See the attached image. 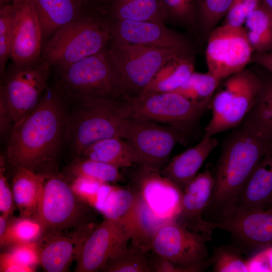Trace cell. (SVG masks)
Wrapping results in <instances>:
<instances>
[{"label": "cell", "instance_id": "obj_1", "mask_svg": "<svg viewBox=\"0 0 272 272\" xmlns=\"http://www.w3.org/2000/svg\"><path fill=\"white\" fill-rule=\"evenodd\" d=\"M271 149L272 130L252 109L223 141L206 210L216 215L235 205L248 179Z\"/></svg>", "mask_w": 272, "mask_h": 272}, {"label": "cell", "instance_id": "obj_2", "mask_svg": "<svg viewBox=\"0 0 272 272\" xmlns=\"http://www.w3.org/2000/svg\"><path fill=\"white\" fill-rule=\"evenodd\" d=\"M66 117V100L47 88L36 107L13 125L7 145L10 164L36 172L53 162L65 142Z\"/></svg>", "mask_w": 272, "mask_h": 272}, {"label": "cell", "instance_id": "obj_3", "mask_svg": "<svg viewBox=\"0 0 272 272\" xmlns=\"http://www.w3.org/2000/svg\"><path fill=\"white\" fill-rule=\"evenodd\" d=\"M65 142L79 158L88 146L102 139L122 138L127 118L124 100L67 94Z\"/></svg>", "mask_w": 272, "mask_h": 272}, {"label": "cell", "instance_id": "obj_4", "mask_svg": "<svg viewBox=\"0 0 272 272\" xmlns=\"http://www.w3.org/2000/svg\"><path fill=\"white\" fill-rule=\"evenodd\" d=\"M111 38L107 18L100 13L89 14L55 32L44 46L41 58L50 66L64 67L99 52Z\"/></svg>", "mask_w": 272, "mask_h": 272}, {"label": "cell", "instance_id": "obj_5", "mask_svg": "<svg viewBox=\"0 0 272 272\" xmlns=\"http://www.w3.org/2000/svg\"><path fill=\"white\" fill-rule=\"evenodd\" d=\"M262 85L260 75L247 67L223 80L211 99L212 116L203 135L215 137L239 125L254 106Z\"/></svg>", "mask_w": 272, "mask_h": 272}, {"label": "cell", "instance_id": "obj_6", "mask_svg": "<svg viewBox=\"0 0 272 272\" xmlns=\"http://www.w3.org/2000/svg\"><path fill=\"white\" fill-rule=\"evenodd\" d=\"M60 71L61 81L67 94L119 100L127 97L119 72L107 46L95 54L60 68Z\"/></svg>", "mask_w": 272, "mask_h": 272}, {"label": "cell", "instance_id": "obj_7", "mask_svg": "<svg viewBox=\"0 0 272 272\" xmlns=\"http://www.w3.org/2000/svg\"><path fill=\"white\" fill-rule=\"evenodd\" d=\"M211 99L194 101L175 92L140 94L126 97V118L169 124L184 134L193 128L210 107Z\"/></svg>", "mask_w": 272, "mask_h": 272}, {"label": "cell", "instance_id": "obj_8", "mask_svg": "<svg viewBox=\"0 0 272 272\" xmlns=\"http://www.w3.org/2000/svg\"><path fill=\"white\" fill-rule=\"evenodd\" d=\"M91 208L64 179L46 175L36 218L43 227V235L65 232L92 223L88 218Z\"/></svg>", "mask_w": 272, "mask_h": 272}, {"label": "cell", "instance_id": "obj_9", "mask_svg": "<svg viewBox=\"0 0 272 272\" xmlns=\"http://www.w3.org/2000/svg\"><path fill=\"white\" fill-rule=\"evenodd\" d=\"M107 46L119 72L127 97L139 95L171 59L181 55L193 54L176 49L130 44L113 39Z\"/></svg>", "mask_w": 272, "mask_h": 272}, {"label": "cell", "instance_id": "obj_10", "mask_svg": "<svg viewBox=\"0 0 272 272\" xmlns=\"http://www.w3.org/2000/svg\"><path fill=\"white\" fill-rule=\"evenodd\" d=\"M209 240L173 219L157 228L151 240V250L172 263L170 272L200 271L210 264L206 246Z\"/></svg>", "mask_w": 272, "mask_h": 272}, {"label": "cell", "instance_id": "obj_11", "mask_svg": "<svg viewBox=\"0 0 272 272\" xmlns=\"http://www.w3.org/2000/svg\"><path fill=\"white\" fill-rule=\"evenodd\" d=\"M50 65L41 58L27 63H14L3 75L0 98L7 105L14 125L38 105L47 88Z\"/></svg>", "mask_w": 272, "mask_h": 272}, {"label": "cell", "instance_id": "obj_12", "mask_svg": "<svg viewBox=\"0 0 272 272\" xmlns=\"http://www.w3.org/2000/svg\"><path fill=\"white\" fill-rule=\"evenodd\" d=\"M216 216L213 229L228 232L242 253L253 254L272 248V211H256L234 205Z\"/></svg>", "mask_w": 272, "mask_h": 272}, {"label": "cell", "instance_id": "obj_13", "mask_svg": "<svg viewBox=\"0 0 272 272\" xmlns=\"http://www.w3.org/2000/svg\"><path fill=\"white\" fill-rule=\"evenodd\" d=\"M254 52L244 26L216 27L207 37V72L222 81L245 69Z\"/></svg>", "mask_w": 272, "mask_h": 272}, {"label": "cell", "instance_id": "obj_14", "mask_svg": "<svg viewBox=\"0 0 272 272\" xmlns=\"http://www.w3.org/2000/svg\"><path fill=\"white\" fill-rule=\"evenodd\" d=\"M184 134L172 127L152 121L127 118L122 138L133 148L138 157V166L160 172L168 163L176 143Z\"/></svg>", "mask_w": 272, "mask_h": 272}, {"label": "cell", "instance_id": "obj_15", "mask_svg": "<svg viewBox=\"0 0 272 272\" xmlns=\"http://www.w3.org/2000/svg\"><path fill=\"white\" fill-rule=\"evenodd\" d=\"M130 186L156 218L162 222L176 219L183 191L160 172L138 166L130 176Z\"/></svg>", "mask_w": 272, "mask_h": 272}, {"label": "cell", "instance_id": "obj_16", "mask_svg": "<svg viewBox=\"0 0 272 272\" xmlns=\"http://www.w3.org/2000/svg\"><path fill=\"white\" fill-rule=\"evenodd\" d=\"M130 238L116 221L105 218L85 240L76 260L75 271H102L108 262L128 245Z\"/></svg>", "mask_w": 272, "mask_h": 272}, {"label": "cell", "instance_id": "obj_17", "mask_svg": "<svg viewBox=\"0 0 272 272\" xmlns=\"http://www.w3.org/2000/svg\"><path fill=\"white\" fill-rule=\"evenodd\" d=\"M111 39L130 44L176 49L193 53L187 37L164 23L128 20H109Z\"/></svg>", "mask_w": 272, "mask_h": 272}, {"label": "cell", "instance_id": "obj_18", "mask_svg": "<svg viewBox=\"0 0 272 272\" xmlns=\"http://www.w3.org/2000/svg\"><path fill=\"white\" fill-rule=\"evenodd\" d=\"M96 225L94 223L67 231L43 235L37 241L40 265L46 272H64L74 260Z\"/></svg>", "mask_w": 272, "mask_h": 272}, {"label": "cell", "instance_id": "obj_19", "mask_svg": "<svg viewBox=\"0 0 272 272\" xmlns=\"http://www.w3.org/2000/svg\"><path fill=\"white\" fill-rule=\"evenodd\" d=\"M16 12L10 58L18 64L40 59L42 33L31 0L13 2Z\"/></svg>", "mask_w": 272, "mask_h": 272}, {"label": "cell", "instance_id": "obj_20", "mask_svg": "<svg viewBox=\"0 0 272 272\" xmlns=\"http://www.w3.org/2000/svg\"><path fill=\"white\" fill-rule=\"evenodd\" d=\"M214 185V175L206 170L198 173L183 191L180 209L176 220L194 232L209 239L212 223L203 219Z\"/></svg>", "mask_w": 272, "mask_h": 272}, {"label": "cell", "instance_id": "obj_21", "mask_svg": "<svg viewBox=\"0 0 272 272\" xmlns=\"http://www.w3.org/2000/svg\"><path fill=\"white\" fill-rule=\"evenodd\" d=\"M218 144L215 137L203 135L196 145L169 161L160 172L161 174L183 191Z\"/></svg>", "mask_w": 272, "mask_h": 272}, {"label": "cell", "instance_id": "obj_22", "mask_svg": "<svg viewBox=\"0 0 272 272\" xmlns=\"http://www.w3.org/2000/svg\"><path fill=\"white\" fill-rule=\"evenodd\" d=\"M272 204V149L254 170L235 205L256 211H267Z\"/></svg>", "mask_w": 272, "mask_h": 272}, {"label": "cell", "instance_id": "obj_23", "mask_svg": "<svg viewBox=\"0 0 272 272\" xmlns=\"http://www.w3.org/2000/svg\"><path fill=\"white\" fill-rule=\"evenodd\" d=\"M42 36L54 34L66 24L90 14L79 0H31Z\"/></svg>", "mask_w": 272, "mask_h": 272}, {"label": "cell", "instance_id": "obj_24", "mask_svg": "<svg viewBox=\"0 0 272 272\" xmlns=\"http://www.w3.org/2000/svg\"><path fill=\"white\" fill-rule=\"evenodd\" d=\"M117 223L129 236L130 244L147 253L151 250L155 231L164 222L155 217L136 192L133 206Z\"/></svg>", "mask_w": 272, "mask_h": 272}, {"label": "cell", "instance_id": "obj_25", "mask_svg": "<svg viewBox=\"0 0 272 272\" xmlns=\"http://www.w3.org/2000/svg\"><path fill=\"white\" fill-rule=\"evenodd\" d=\"M46 175L24 167L16 168L11 187L20 217L36 218Z\"/></svg>", "mask_w": 272, "mask_h": 272}, {"label": "cell", "instance_id": "obj_26", "mask_svg": "<svg viewBox=\"0 0 272 272\" xmlns=\"http://www.w3.org/2000/svg\"><path fill=\"white\" fill-rule=\"evenodd\" d=\"M77 158L100 161L119 169L138 165V157L132 147L125 139L118 137L92 143Z\"/></svg>", "mask_w": 272, "mask_h": 272}, {"label": "cell", "instance_id": "obj_27", "mask_svg": "<svg viewBox=\"0 0 272 272\" xmlns=\"http://www.w3.org/2000/svg\"><path fill=\"white\" fill-rule=\"evenodd\" d=\"M194 71L193 54L175 57L162 67L140 94L174 92Z\"/></svg>", "mask_w": 272, "mask_h": 272}, {"label": "cell", "instance_id": "obj_28", "mask_svg": "<svg viewBox=\"0 0 272 272\" xmlns=\"http://www.w3.org/2000/svg\"><path fill=\"white\" fill-rule=\"evenodd\" d=\"M102 12L109 20L164 23L159 0H109Z\"/></svg>", "mask_w": 272, "mask_h": 272}, {"label": "cell", "instance_id": "obj_29", "mask_svg": "<svg viewBox=\"0 0 272 272\" xmlns=\"http://www.w3.org/2000/svg\"><path fill=\"white\" fill-rule=\"evenodd\" d=\"M244 25L254 52L272 51V13L262 3L249 14Z\"/></svg>", "mask_w": 272, "mask_h": 272}, {"label": "cell", "instance_id": "obj_30", "mask_svg": "<svg viewBox=\"0 0 272 272\" xmlns=\"http://www.w3.org/2000/svg\"><path fill=\"white\" fill-rule=\"evenodd\" d=\"M44 233L43 227L36 218L19 217L8 219L6 230L0 237V245L9 247L37 242Z\"/></svg>", "mask_w": 272, "mask_h": 272}, {"label": "cell", "instance_id": "obj_31", "mask_svg": "<svg viewBox=\"0 0 272 272\" xmlns=\"http://www.w3.org/2000/svg\"><path fill=\"white\" fill-rule=\"evenodd\" d=\"M119 168L100 161L76 158L68 168L74 177H84L103 183L120 182L124 178Z\"/></svg>", "mask_w": 272, "mask_h": 272}, {"label": "cell", "instance_id": "obj_32", "mask_svg": "<svg viewBox=\"0 0 272 272\" xmlns=\"http://www.w3.org/2000/svg\"><path fill=\"white\" fill-rule=\"evenodd\" d=\"M102 271L152 272V268L146 252L130 244L115 255Z\"/></svg>", "mask_w": 272, "mask_h": 272}, {"label": "cell", "instance_id": "obj_33", "mask_svg": "<svg viewBox=\"0 0 272 272\" xmlns=\"http://www.w3.org/2000/svg\"><path fill=\"white\" fill-rule=\"evenodd\" d=\"M164 22L197 30L195 0H159Z\"/></svg>", "mask_w": 272, "mask_h": 272}, {"label": "cell", "instance_id": "obj_34", "mask_svg": "<svg viewBox=\"0 0 272 272\" xmlns=\"http://www.w3.org/2000/svg\"><path fill=\"white\" fill-rule=\"evenodd\" d=\"M233 0H195L197 30L207 38L226 15Z\"/></svg>", "mask_w": 272, "mask_h": 272}, {"label": "cell", "instance_id": "obj_35", "mask_svg": "<svg viewBox=\"0 0 272 272\" xmlns=\"http://www.w3.org/2000/svg\"><path fill=\"white\" fill-rule=\"evenodd\" d=\"M221 82L207 72L194 71L184 84L174 92L194 101L210 100Z\"/></svg>", "mask_w": 272, "mask_h": 272}, {"label": "cell", "instance_id": "obj_36", "mask_svg": "<svg viewBox=\"0 0 272 272\" xmlns=\"http://www.w3.org/2000/svg\"><path fill=\"white\" fill-rule=\"evenodd\" d=\"M135 198L136 192L131 187L113 185L99 212L105 218L118 222L131 208Z\"/></svg>", "mask_w": 272, "mask_h": 272}, {"label": "cell", "instance_id": "obj_37", "mask_svg": "<svg viewBox=\"0 0 272 272\" xmlns=\"http://www.w3.org/2000/svg\"><path fill=\"white\" fill-rule=\"evenodd\" d=\"M212 271L216 272L248 271V262L236 245H225L214 249L210 259Z\"/></svg>", "mask_w": 272, "mask_h": 272}, {"label": "cell", "instance_id": "obj_38", "mask_svg": "<svg viewBox=\"0 0 272 272\" xmlns=\"http://www.w3.org/2000/svg\"><path fill=\"white\" fill-rule=\"evenodd\" d=\"M71 186L81 200L99 212L113 185L87 178L76 177Z\"/></svg>", "mask_w": 272, "mask_h": 272}, {"label": "cell", "instance_id": "obj_39", "mask_svg": "<svg viewBox=\"0 0 272 272\" xmlns=\"http://www.w3.org/2000/svg\"><path fill=\"white\" fill-rule=\"evenodd\" d=\"M16 7L14 3L1 5L0 10V72L5 73L6 65L10 58Z\"/></svg>", "mask_w": 272, "mask_h": 272}, {"label": "cell", "instance_id": "obj_40", "mask_svg": "<svg viewBox=\"0 0 272 272\" xmlns=\"http://www.w3.org/2000/svg\"><path fill=\"white\" fill-rule=\"evenodd\" d=\"M267 72L268 74H260L262 80V87L252 108L265 124L272 130V75Z\"/></svg>", "mask_w": 272, "mask_h": 272}, {"label": "cell", "instance_id": "obj_41", "mask_svg": "<svg viewBox=\"0 0 272 272\" xmlns=\"http://www.w3.org/2000/svg\"><path fill=\"white\" fill-rule=\"evenodd\" d=\"M262 3V0H233L224 17L223 24L243 26L247 17Z\"/></svg>", "mask_w": 272, "mask_h": 272}, {"label": "cell", "instance_id": "obj_42", "mask_svg": "<svg viewBox=\"0 0 272 272\" xmlns=\"http://www.w3.org/2000/svg\"><path fill=\"white\" fill-rule=\"evenodd\" d=\"M7 252L17 262L34 271L39 265L37 242L14 245L9 246Z\"/></svg>", "mask_w": 272, "mask_h": 272}, {"label": "cell", "instance_id": "obj_43", "mask_svg": "<svg viewBox=\"0 0 272 272\" xmlns=\"http://www.w3.org/2000/svg\"><path fill=\"white\" fill-rule=\"evenodd\" d=\"M0 168V211L1 214L10 217L15 206L12 187L5 175L4 158L1 156Z\"/></svg>", "mask_w": 272, "mask_h": 272}, {"label": "cell", "instance_id": "obj_44", "mask_svg": "<svg viewBox=\"0 0 272 272\" xmlns=\"http://www.w3.org/2000/svg\"><path fill=\"white\" fill-rule=\"evenodd\" d=\"M14 125L9 109L4 102L0 98V134L1 140L7 138L11 134Z\"/></svg>", "mask_w": 272, "mask_h": 272}, {"label": "cell", "instance_id": "obj_45", "mask_svg": "<svg viewBox=\"0 0 272 272\" xmlns=\"http://www.w3.org/2000/svg\"><path fill=\"white\" fill-rule=\"evenodd\" d=\"M1 272H32L33 269L17 262L8 252L0 255Z\"/></svg>", "mask_w": 272, "mask_h": 272}, {"label": "cell", "instance_id": "obj_46", "mask_svg": "<svg viewBox=\"0 0 272 272\" xmlns=\"http://www.w3.org/2000/svg\"><path fill=\"white\" fill-rule=\"evenodd\" d=\"M251 62L262 67L272 75V51L265 53L254 52Z\"/></svg>", "mask_w": 272, "mask_h": 272}, {"label": "cell", "instance_id": "obj_47", "mask_svg": "<svg viewBox=\"0 0 272 272\" xmlns=\"http://www.w3.org/2000/svg\"><path fill=\"white\" fill-rule=\"evenodd\" d=\"M84 7L90 12L102 10L109 0H79Z\"/></svg>", "mask_w": 272, "mask_h": 272}, {"label": "cell", "instance_id": "obj_48", "mask_svg": "<svg viewBox=\"0 0 272 272\" xmlns=\"http://www.w3.org/2000/svg\"><path fill=\"white\" fill-rule=\"evenodd\" d=\"M9 217L3 214L0 216V237L5 233L8 225V219Z\"/></svg>", "mask_w": 272, "mask_h": 272}, {"label": "cell", "instance_id": "obj_49", "mask_svg": "<svg viewBox=\"0 0 272 272\" xmlns=\"http://www.w3.org/2000/svg\"><path fill=\"white\" fill-rule=\"evenodd\" d=\"M264 6L272 13V0H262Z\"/></svg>", "mask_w": 272, "mask_h": 272}, {"label": "cell", "instance_id": "obj_50", "mask_svg": "<svg viewBox=\"0 0 272 272\" xmlns=\"http://www.w3.org/2000/svg\"><path fill=\"white\" fill-rule=\"evenodd\" d=\"M23 0H0L1 5L9 3L19 2Z\"/></svg>", "mask_w": 272, "mask_h": 272}, {"label": "cell", "instance_id": "obj_51", "mask_svg": "<svg viewBox=\"0 0 272 272\" xmlns=\"http://www.w3.org/2000/svg\"><path fill=\"white\" fill-rule=\"evenodd\" d=\"M268 210L272 211V204H271V205L270 206V207H269V208L268 209Z\"/></svg>", "mask_w": 272, "mask_h": 272}]
</instances>
